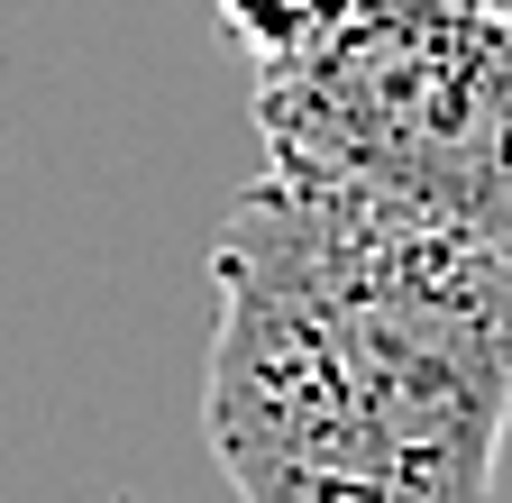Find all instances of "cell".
<instances>
[{"instance_id":"6da1fadb","label":"cell","mask_w":512,"mask_h":503,"mask_svg":"<svg viewBox=\"0 0 512 503\" xmlns=\"http://www.w3.org/2000/svg\"><path fill=\"white\" fill-rule=\"evenodd\" d=\"M202 439L238 503H494L512 430V247L247 183L211 238Z\"/></svg>"},{"instance_id":"7a4b0ae2","label":"cell","mask_w":512,"mask_h":503,"mask_svg":"<svg viewBox=\"0 0 512 503\" xmlns=\"http://www.w3.org/2000/svg\"><path fill=\"white\" fill-rule=\"evenodd\" d=\"M266 174L512 247V0H348L330 46L256 74Z\"/></svg>"},{"instance_id":"3957f363","label":"cell","mask_w":512,"mask_h":503,"mask_svg":"<svg viewBox=\"0 0 512 503\" xmlns=\"http://www.w3.org/2000/svg\"><path fill=\"white\" fill-rule=\"evenodd\" d=\"M220 19L247 46V65L266 74V65H293V55L330 46L339 19H348V0H220Z\"/></svg>"}]
</instances>
